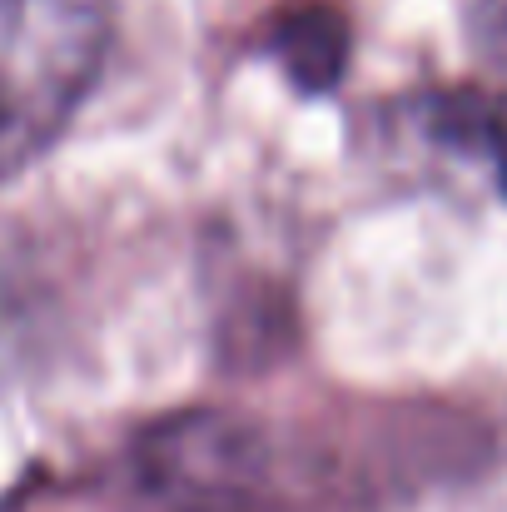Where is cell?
I'll list each match as a JSON object with an SVG mask.
<instances>
[{
	"label": "cell",
	"instance_id": "1",
	"mask_svg": "<svg viewBox=\"0 0 507 512\" xmlns=\"http://www.w3.org/2000/svg\"><path fill=\"white\" fill-rule=\"evenodd\" d=\"M110 0H0V179L40 160L90 95Z\"/></svg>",
	"mask_w": 507,
	"mask_h": 512
},
{
	"label": "cell",
	"instance_id": "2",
	"mask_svg": "<svg viewBox=\"0 0 507 512\" xmlns=\"http://www.w3.org/2000/svg\"><path fill=\"white\" fill-rule=\"evenodd\" d=\"M140 478L184 512H239L269 498V438L234 413H184L140 438Z\"/></svg>",
	"mask_w": 507,
	"mask_h": 512
},
{
	"label": "cell",
	"instance_id": "3",
	"mask_svg": "<svg viewBox=\"0 0 507 512\" xmlns=\"http://www.w3.org/2000/svg\"><path fill=\"white\" fill-rule=\"evenodd\" d=\"M269 45H274V60L284 65V75L304 95H324V90H334L348 65V20L324 0H304L274 20Z\"/></svg>",
	"mask_w": 507,
	"mask_h": 512
},
{
	"label": "cell",
	"instance_id": "4",
	"mask_svg": "<svg viewBox=\"0 0 507 512\" xmlns=\"http://www.w3.org/2000/svg\"><path fill=\"white\" fill-rule=\"evenodd\" d=\"M433 125L448 140H468L478 155H488V165L507 194V90L503 95H483V90L453 95L433 110Z\"/></svg>",
	"mask_w": 507,
	"mask_h": 512
}]
</instances>
